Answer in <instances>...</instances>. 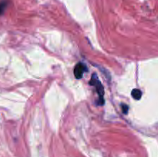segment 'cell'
I'll return each instance as SVG.
<instances>
[{"label":"cell","mask_w":158,"mask_h":157,"mask_svg":"<svg viewBox=\"0 0 158 157\" xmlns=\"http://www.w3.org/2000/svg\"><path fill=\"white\" fill-rule=\"evenodd\" d=\"M6 6H7L6 1H2V2H0V15H2V13H3Z\"/></svg>","instance_id":"cell-4"},{"label":"cell","mask_w":158,"mask_h":157,"mask_svg":"<svg viewBox=\"0 0 158 157\" xmlns=\"http://www.w3.org/2000/svg\"><path fill=\"white\" fill-rule=\"evenodd\" d=\"M131 95L134 99L139 100V99H141V96H142V92H141V91L140 90V89H134L132 90Z\"/></svg>","instance_id":"cell-3"},{"label":"cell","mask_w":158,"mask_h":157,"mask_svg":"<svg viewBox=\"0 0 158 157\" xmlns=\"http://www.w3.org/2000/svg\"><path fill=\"white\" fill-rule=\"evenodd\" d=\"M122 111L124 114H127V111H128V107L126 105L123 104L122 105Z\"/></svg>","instance_id":"cell-5"},{"label":"cell","mask_w":158,"mask_h":157,"mask_svg":"<svg viewBox=\"0 0 158 157\" xmlns=\"http://www.w3.org/2000/svg\"><path fill=\"white\" fill-rule=\"evenodd\" d=\"M86 69H87V67H86V65H84V64H83L82 62H79V63L76 64V66H75L74 68V70H73V73H74L75 77H76L77 80L82 79Z\"/></svg>","instance_id":"cell-2"},{"label":"cell","mask_w":158,"mask_h":157,"mask_svg":"<svg viewBox=\"0 0 158 157\" xmlns=\"http://www.w3.org/2000/svg\"><path fill=\"white\" fill-rule=\"evenodd\" d=\"M90 84L91 86H93L96 87L97 89V92H98L99 95H100V103L101 104L103 105L104 101H103V95H104V89H103V86H102V83H100V80H98V77L97 76L96 74H93L91 77V80H90Z\"/></svg>","instance_id":"cell-1"}]
</instances>
